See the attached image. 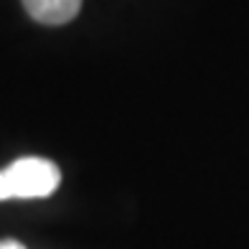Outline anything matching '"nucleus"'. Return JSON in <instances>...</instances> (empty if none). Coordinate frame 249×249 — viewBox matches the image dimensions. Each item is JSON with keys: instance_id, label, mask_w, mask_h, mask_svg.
I'll return each instance as SVG.
<instances>
[{"instance_id": "7ed1b4c3", "label": "nucleus", "mask_w": 249, "mask_h": 249, "mask_svg": "<svg viewBox=\"0 0 249 249\" xmlns=\"http://www.w3.org/2000/svg\"><path fill=\"white\" fill-rule=\"evenodd\" d=\"M0 249H26L20 242H13V239H5V242H0Z\"/></svg>"}, {"instance_id": "f03ea898", "label": "nucleus", "mask_w": 249, "mask_h": 249, "mask_svg": "<svg viewBox=\"0 0 249 249\" xmlns=\"http://www.w3.org/2000/svg\"><path fill=\"white\" fill-rule=\"evenodd\" d=\"M26 13L46 26L69 23L82 10V0H23Z\"/></svg>"}, {"instance_id": "f257e3e1", "label": "nucleus", "mask_w": 249, "mask_h": 249, "mask_svg": "<svg viewBox=\"0 0 249 249\" xmlns=\"http://www.w3.org/2000/svg\"><path fill=\"white\" fill-rule=\"evenodd\" d=\"M61 183V173L46 158H20L0 171V201L43 198Z\"/></svg>"}]
</instances>
